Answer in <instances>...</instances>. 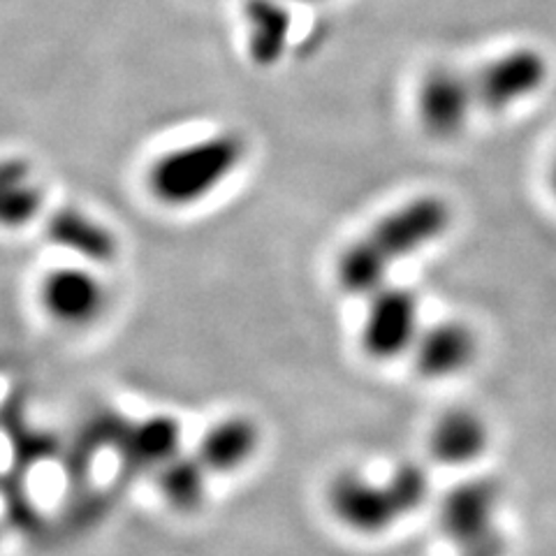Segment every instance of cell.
I'll list each match as a JSON object with an SVG mask.
<instances>
[{
  "instance_id": "cell-1",
  "label": "cell",
  "mask_w": 556,
  "mask_h": 556,
  "mask_svg": "<svg viewBox=\"0 0 556 556\" xmlns=\"http://www.w3.org/2000/svg\"><path fill=\"white\" fill-rule=\"evenodd\" d=\"M452 220L455 212L441 195H415L394 206L341 253L339 286L355 298H369L388 286L399 265L445 237Z\"/></svg>"
},
{
  "instance_id": "cell-2",
  "label": "cell",
  "mask_w": 556,
  "mask_h": 556,
  "mask_svg": "<svg viewBox=\"0 0 556 556\" xmlns=\"http://www.w3.org/2000/svg\"><path fill=\"white\" fill-rule=\"evenodd\" d=\"M249 159L247 137L216 130L155 155L147 169L149 195L167 208H190L214 198Z\"/></svg>"
},
{
  "instance_id": "cell-3",
  "label": "cell",
  "mask_w": 556,
  "mask_h": 556,
  "mask_svg": "<svg viewBox=\"0 0 556 556\" xmlns=\"http://www.w3.org/2000/svg\"><path fill=\"white\" fill-rule=\"evenodd\" d=\"M429 496V476L420 464H399L382 480L362 473H339L327 486V506L355 533L376 535L413 515Z\"/></svg>"
},
{
  "instance_id": "cell-4",
  "label": "cell",
  "mask_w": 556,
  "mask_h": 556,
  "mask_svg": "<svg viewBox=\"0 0 556 556\" xmlns=\"http://www.w3.org/2000/svg\"><path fill=\"white\" fill-rule=\"evenodd\" d=\"M549 61L541 49L515 47L471 73L478 112L503 114L545 89Z\"/></svg>"
},
{
  "instance_id": "cell-5",
  "label": "cell",
  "mask_w": 556,
  "mask_h": 556,
  "mask_svg": "<svg viewBox=\"0 0 556 556\" xmlns=\"http://www.w3.org/2000/svg\"><path fill=\"white\" fill-rule=\"evenodd\" d=\"M476 112L478 102L471 73H464L455 65H437L417 84L415 114L422 132L437 142L459 139Z\"/></svg>"
},
{
  "instance_id": "cell-6",
  "label": "cell",
  "mask_w": 556,
  "mask_h": 556,
  "mask_svg": "<svg viewBox=\"0 0 556 556\" xmlns=\"http://www.w3.org/2000/svg\"><path fill=\"white\" fill-rule=\"evenodd\" d=\"M38 300L49 320L67 329H86L108 313L110 288L98 267L70 260L42 276Z\"/></svg>"
},
{
  "instance_id": "cell-7",
  "label": "cell",
  "mask_w": 556,
  "mask_h": 556,
  "mask_svg": "<svg viewBox=\"0 0 556 556\" xmlns=\"http://www.w3.org/2000/svg\"><path fill=\"white\" fill-rule=\"evenodd\" d=\"M362 323V348L371 359L390 362L413 351L420 327V300L408 288L382 286L369 294Z\"/></svg>"
},
{
  "instance_id": "cell-8",
  "label": "cell",
  "mask_w": 556,
  "mask_h": 556,
  "mask_svg": "<svg viewBox=\"0 0 556 556\" xmlns=\"http://www.w3.org/2000/svg\"><path fill=\"white\" fill-rule=\"evenodd\" d=\"M49 247L65 253L75 263L108 267L118 255V237L108 223L79 204H61L42 218Z\"/></svg>"
},
{
  "instance_id": "cell-9",
  "label": "cell",
  "mask_w": 556,
  "mask_h": 556,
  "mask_svg": "<svg viewBox=\"0 0 556 556\" xmlns=\"http://www.w3.org/2000/svg\"><path fill=\"white\" fill-rule=\"evenodd\" d=\"M498 484L490 478H473L447 492L439 510V525L443 535L462 549L498 531Z\"/></svg>"
},
{
  "instance_id": "cell-10",
  "label": "cell",
  "mask_w": 556,
  "mask_h": 556,
  "mask_svg": "<svg viewBox=\"0 0 556 556\" xmlns=\"http://www.w3.org/2000/svg\"><path fill=\"white\" fill-rule=\"evenodd\" d=\"M480 351L471 327L459 320H443L422 329L413 345L415 367L422 378L443 380L464 374Z\"/></svg>"
},
{
  "instance_id": "cell-11",
  "label": "cell",
  "mask_w": 556,
  "mask_h": 556,
  "mask_svg": "<svg viewBox=\"0 0 556 556\" xmlns=\"http://www.w3.org/2000/svg\"><path fill=\"white\" fill-rule=\"evenodd\" d=\"M47 214V186L26 155H0V230H24Z\"/></svg>"
},
{
  "instance_id": "cell-12",
  "label": "cell",
  "mask_w": 556,
  "mask_h": 556,
  "mask_svg": "<svg viewBox=\"0 0 556 556\" xmlns=\"http://www.w3.org/2000/svg\"><path fill=\"white\" fill-rule=\"evenodd\" d=\"M241 16L251 63L260 70L276 67L290 51L294 35L288 0H247Z\"/></svg>"
},
{
  "instance_id": "cell-13",
  "label": "cell",
  "mask_w": 556,
  "mask_h": 556,
  "mask_svg": "<svg viewBox=\"0 0 556 556\" xmlns=\"http://www.w3.org/2000/svg\"><path fill=\"white\" fill-rule=\"evenodd\" d=\"M260 450V427L247 415H230L206 429L198 447V459L208 473H235Z\"/></svg>"
},
{
  "instance_id": "cell-14",
  "label": "cell",
  "mask_w": 556,
  "mask_h": 556,
  "mask_svg": "<svg viewBox=\"0 0 556 556\" xmlns=\"http://www.w3.org/2000/svg\"><path fill=\"white\" fill-rule=\"evenodd\" d=\"M490 429L482 417L468 408L443 413L429 433L431 457L443 466H466L484 455Z\"/></svg>"
},
{
  "instance_id": "cell-15",
  "label": "cell",
  "mask_w": 556,
  "mask_h": 556,
  "mask_svg": "<svg viewBox=\"0 0 556 556\" xmlns=\"http://www.w3.org/2000/svg\"><path fill=\"white\" fill-rule=\"evenodd\" d=\"M126 459L135 468H159L179 455L181 427L174 417L153 415L142 422H132L121 441Z\"/></svg>"
},
{
  "instance_id": "cell-16",
  "label": "cell",
  "mask_w": 556,
  "mask_h": 556,
  "mask_svg": "<svg viewBox=\"0 0 556 556\" xmlns=\"http://www.w3.org/2000/svg\"><path fill=\"white\" fill-rule=\"evenodd\" d=\"M206 466L198 455L184 457L181 452L159 468V490L169 508L195 513L206 498Z\"/></svg>"
},
{
  "instance_id": "cell-17",
  "label": "cell",
  "mask_w": 556,
  "mask_h": 556,
  "mask_svg": "<svg viewBox=\"0 0 556 556\" xmlns=\"http://www.w3.org/2000/svg\"><path fill=\"white\" fill-rule=\"evenodd\" d=\"M547 179H549V190H552V195L556 198V153H554V159H552V165H549V174H547Z\"/></svg>"
},
{
  "instance_id": "cell-18",
  "label": "cell",
  "mask_w": 556,
  "mask_h": 556,
  "mask_svg": "<svg viewBox=\"0 0 556 556\" xmlns=\"http://www.w3.org/2000/svg\"><path fill=\"white\" fill-rule=\"evenodd\" d=\"M290 5H294V3H304V5H313V3H323V0H288Z\"/></svg>"
}]
</instances>
